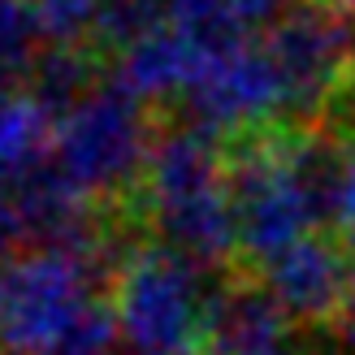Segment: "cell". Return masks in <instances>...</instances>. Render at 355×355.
<instances>
[{
	"instance_id": "obj_1",
	"label": "cell",
	"mask_w": 355,
	"mask_h": 355,
	"mask_svg": "<svg viewBox=\"0 0 355 355\" xmlns=\"http://www.w3.org/2000/svg\"><path fill=\"white\" fill-rule=\"evenodd\" d=\"M109 273L104 239L0 260V355H113L117 321L100 291Z\"/></svg>"
},
{
	"instance_id": "obj_2",
	"label": "cell",
	"mask_w": 355,
	"mask_h": 355,
	"mask_svg": "<svg viewBox=\"0 0 355 355\" xmlns=\"http://www.w3.org/2000/svg\"><path fill=\"white\" fill-rule=\"evenodd\" d=\"M139 212L165 247L208 273L239 269V230L230 200V152L191 121L165 126L135 191Z\"/></svg>"
},
{
	"instance_id": "obj_3",
	"label": "cell",
	"mask_w": 355,
	"mask_h": 355,
	"mask_svg": "<svg viewBox=\"0 0 355 355\" xmlns=\"http://www.w3.org/2000/svg\"><path fill=\"white\" fill-rule=\"evenodd\" d=\"M225 273H208L161 239L113 256L109 312L126 355H204Z\"/></svg>"
},
{
	"instance_id": "obj_4",
	"label": "cell",
	"mask_w": 355,
	"mask_h": 355,
	"mask_svg": "<svg viewBox=\"0 0 355 355\" xmlns=\"http://www.w3.org/2000/svg\"><path fill=\"white\" fill-rule=\"evenodd\" d=\"M230 152V200H234V230H239V269L260 273L273 256H282L299 239L321 234L325 217L316 195L299 169L295 126H269L247 135Z\"/></svg>"
},
{
	"instance_id": "obj_5",
	"label": "cell",
	"mask_w": 355,
	"mask_h": 355,
	"mask_svg": "<svg viewBox=\"0 0 355 355\" xmlns=\"http://www.w3.org/2000/svg\"><path fill=\"white\" fill-rule=\"evenodd\" d=\"M156 139L161 130L144 100L121 92L117 83H96L74 109L61 113L52 169L100 208L139 191Z\"/></svg>"
},
{
	"instance_id": "obj_6",
	"label": "cell",
	"mask_w": 355,
	"mask_h": 355,
	"mask_svg": "<svg viewBox=\"0 0 355 355\" xmlns=\"http://www.w3.org/2000/svg\"><path fill=\"white\" fill-rule=\"evenodd\" d=\"M178 104L187 109L191 126H200L221 144H239V139L282 126V121L291 126L286 87H282V74L264 40H247L243 48L217 57Z\"/></svg>"
},
{
	"instance_id": "obj_7",
	"label": "cell",
	"mask_w": 355,
	"mask_h": 355,
	"mask_svg": "<svg viewBox=\"0 0 355 355\" xmlns=\"http://www.w3.org/2000/svg\"><path fill=\"white\" fill-rule=\"evenodd\" d=\"M355 44V17H338L316 5H295L273 31H264V48L286 87L291 126H321L343 69Z\"/></svg>"
},
{
	"instance_id": "obj_8",
	"label": "cell",
	"mask_w": 355,
	"mask_h": 355,
	"mask_svg": "<svg viewBox=\"0 0 355 355\" xmlns=\"http://www.w3.org/2000/svg\"><path fill=\"white\" fill-rule=\"evenodd\" d=\"M252 277L277 299V308L299 329H343L355 291V256L338 243V234L321 230L273 256Z\"/></svg>"
},
{
	"instance_id": "obj_9",
	"label": "cell",
	"mask_w": 355,
	"mask_h": 355,
	"mask_svg": "<svg viewBox=\"0 0 355 355\" xmlns=\"http://www.w3.org/2000/svg\"><path fill=\"white\" fill-rule=\"evenodd\" d=\"M299 325L252 273H225L212 304L204 355H299Z\"/></svg>"
},
{
	"instance_id": "obj_10",
	"label": "cell",
	"mask_w": 355,
	"mask_h": 355,
	"mask_svg": "<svg viewBox=\"0 0 355 355\" xmlns=\"http://www.w3.org/2000/svg\"><path fill=\"white\" fill-rule=\"evenodd\" d=\"M57 113L26 83H0V182H22L52 161Z\"/></svg>"
},
{
	"instance_id": "obj_11",
	"label": "cell",
	"mask_w": 355,
	"mask_h": 355,
	"mask_svg": "<svg viewBox=\"0 0 355 355\" xmlns=\"http://www.w3.org/2000/svg\"><path fill=\"white\" fill-rule=\"evenodd\" d=\"M31 17L44 48H74L100 31V0H31Z\"/></svg>"
},
{
	"instance_id": "obj_12",
	"label": "cell",
	"mask_w": 355,
	"mask_h": 355,
	"mask_svg": "<svg viewBox=\"0 0 355 355\" xmlns=\"http://www.w3.org/2000/svg\"><path fill=\"white\" fill-rule=\"evenodd\" d=\"M161 22H165V0H100L96 44L104 52H113V57H121L139 40H148Z\"/></svg>"
},
{
	"instance_id": "obj_13",
	"label": "cell",
	"mask_w": 355,
	"mask_h": 355,
	"mask_svg": "<svg viewBox=\"0 0 355 355\" xmlns=\"http://www.w3.org/2000/svg\"><path fill=\"white\" fill-rule=\"evenodd\" d=\"M329 234H338V243H343L347 252L355 256V173H351V182H347L343 200H338V212H334Z\"/></svg>"
},
{
	"instance_id": "obj_14",
	"label": "cell",
	"mask_w": 355,
	"mask_h": 355,
	"mask_svg": "<svg viewBox=\"0 0 355 355\" xmlns=\"http://www.w3.org/2000/svg\"><path fill=\"white\" fill-rule=\"evenodd\" d=\"M343 338L355 347V291H351V304H347V316H343Z\"/></svg>"
}]
</instances>
